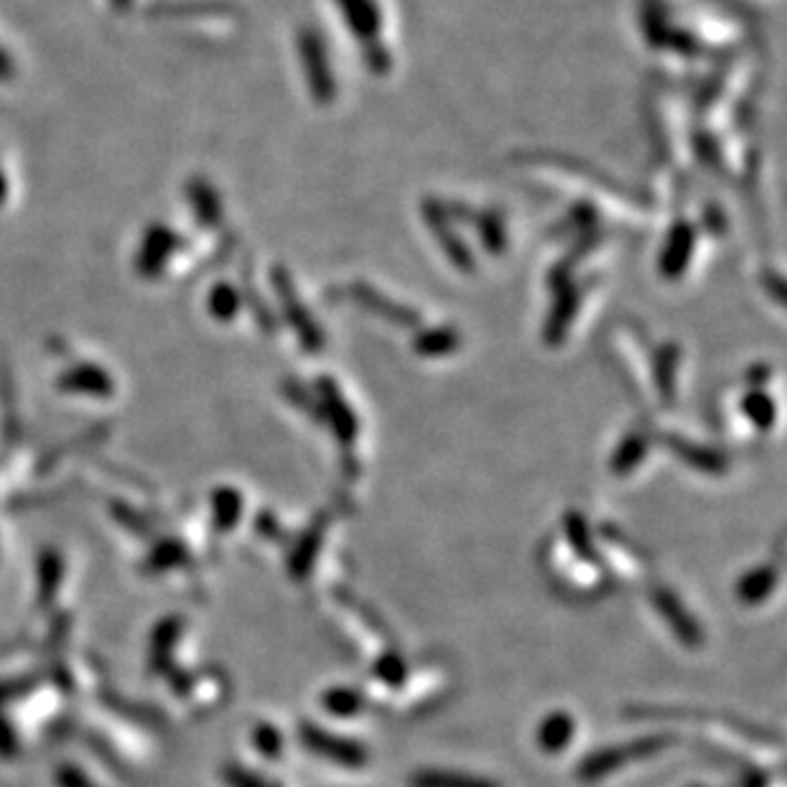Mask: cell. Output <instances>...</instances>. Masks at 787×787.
<instances>
[{"mask_svg":"<svg viewBox=\"0 0 787 787\" xmlns=\"http://www.w3.org/2000/svg\"><path fill=\"white\" fill-rule=\"evenodd\" d=\"M667 745H671V739L667 737H648V739L629 741V745L601 749L599 754L589 757V760L582 764V777H586V779L604 777V775H609V772L622 767V764L642 760V757H650V754H658L660 749Z\"/></svg>","mask_w":787,"mask_h":787,"instance_id":"1","label":"cell"},{"mask_svg":"<svg viewBox=\"0 0 787 787\" xmlns=\"http://www.w3.org/2000/svg\"><path fill=\"white\" fill-rule=\"evenodd\" d=\"M174 250V235L168 233L166 227L153 225L148 227V233L143 235V242H140L138 258H136V271L143 278H153L159 276L166 265V260Z\"/></svg>","mask_w":787,"mask_h":787,"instance_id":"2","label":"cell"},{"mask_svg":"<svg viewBox=\"0 0 787 787\" xmlns=\"http://www.w3.org/2000/svg\"><path fill=\"white\" fill-rule=\"evenodd\" d=\"M303 739H307V745L314 749L316 754H322L332 762L345 764V767H360V764L365 762V749L354 745V741L332 737V734L316 729V726H307Z\"/></svg>","mask_w":787,"mask_h":787,"instance_id":"3","label":"cell"},{"mask_svg":"<svg viewBox=\"0 0 787 787\" xmlns=\"http://www.w3.org/2000/svg\"><path fill=\"white\" fill-rule=\"evenodd\" d=\"M62 385L70 390H79V392H110V377L102 373L100 367L92 365H82V367H72L70 373L62 377Z\"/></svg>","mask_w":787,"mask_h":787,"instance_id":"4","label":"cell"},{"mask_svg":"<svg viewBox=\"0 0 787 787\" xmlns=\"http://www.w3.org/2000/svg\"><path fill=\"white\" fill-rule=\"evenodd\" d=\"M658 609H660V614H663V617H667V622H671L675 635H678L680 640H686V642H696L698 640V629L694 625V620H690L688 614L683 612L678 599H675L673 594H667V591L660 594Z\"/></svg>","mask_w":787,"mask_h":787,"instance_id":"5","label":"cell"},{"mask_svg":"<svg viewBox=\"0 0 787 787\" xmlns=\"http://www.w3.org/2000/svg\"><path fill=\"white\" fill-rule=\"evenodd\" d=\"M413 787H497L492 779L457 775V772H421L415 775Z\"/></svg>","mask_w":787,"mask_h":787,"instance_id":"6","label":"cell"},{"mask_svg":"<svg viewBox=\"0 0 787 787\" xmlns=\"http://www.w3.org/2000/svg\"><path fill=\"white\" fill-rule=\"evenodd\" d=\"M571 737H574V722H571L566 714H555L540 726V745H544L548 752L566 747Z\"/></svg>","mask_w":787,"mask_h":787,"instance_id":"7","label":"cell"},{"mask_svg":"<svg viewBox=\"0 0 787 787\" xmlns=\"http://www.w3.org/2000/svg\"><path fill=\"white\" fill-rule=\"evenodd\" d=\"M772 584H775V574L770 569L757 571V574H749L741 578L739 584V597L745 601H760L770 594Z\"/></svg>","mask_w":787,"mask_h":787,"instance_id":"8","label":"cell"},{"mask_svg":"<svg viewBox=\"0 0 787 787\" xmlns=\"http://www.w3.org/2000/svg\"><path fill=\"white\" fill-rule=\"evenodd\" d=\"M324 703L334 711V714H354V709H358L360 698L354 696L352 690L337 688V690H332V694L324 698Z\"/></svg>","mask_w":787,"mask_h":787,"instance_id":"9","label":"cell"},{"mask_svg":"<svg viewBox=\"0 0 787 787\" xmlns=\"http://www.w3.org/2000/svg\"><path fill=\"white\" fill-rule=\"evenodd\" d=\"M16 74V66H13L11 57L5 54V49L0 47V79H11Z\"/></svg>","mask_w":787,"mask_h":787,"instance_id":"10","label":"cell"},{"mask_svg":"<svg viewBox=\"0 0 787 787\" xmlns=\"http://www.w3.org/2000/svg\"><path fill=\"white\" fill-rule=\"evenodd\" d=\"M128 3H130V0H113V5H117V9H125Z\"/></svg>","mask_w":787,"mask_h":787,"instance_id":"11","label":"cell"},{"mask_svg":"<svg viewBox=\"0 0 787 787\" xmlns=\"http://www.w3.org/2000/svg\"><path fill=\"white\" fill-rule=\"evenodd\" d=\"M5 195V184H3V176H0V197Z\"/></svg>","mask_w":787,"mask_h":787,"instance_id":"12","label":"cell"}]
</instances>
